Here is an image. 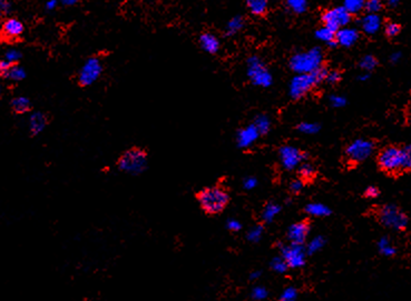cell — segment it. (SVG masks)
<instances>
[{
    "mask_svg": "<svg viewBox=\"0 0 411 301\" xmlns=\"http://www.w3.org/2000/svg\"><path fill=\"white\" fill-rule=\"evenodd\" d=\"M378 163L384 171L389 174L407 171L411 167V148L409 146L402 149L387 147L379 153Z\"/></svg>",
    "mask_w": 411,
    "mask_h": 301,
    "instance_id": "cell-1",
    "label": "cell"
},
{
    "mask_svg": "<svg viewBox=\"0 0 411 301\" xmlns=\"http://www.w3.org/2000/svg\"><path fill=\"white\" fill-rule=\"evenodd\" d=\"M327 73L328 70L322 66L310 73H299L290 83V96L295 100L304 97L317 84L325 80Z\"/></svg>",
    "mask_w": 411,
    "mask_h": 301,
    "instance_id": "cell-2",
    "label": "cell"
},
{
    "mask_svg": "<svg viewBox=\"0 0 411 301\" xmlns=\"http://www.w3.org/2000/svg\"><path fill=\"white\" fill-rule=\"evenodd\" d=\"M199 206L209 214H216L223 211L227 206L230 197L228 194L219 187H212L199 191L197 194Z\"/></svg>",
    "mask_w": 411,
    "mask_h": 301,
    "instance_id": "cell-3",
    "label": "cell"
},
{
    "mask_svg": "<svg viewBox=\"0 0 411 301\" xmlns=\"http://www.w3.org/2000/svg\"><path fill=\"white\" fill-rule=\"evenodd\" d=\"M323 55L320 48H312L305 53L294 55L290 60V67L298 73H310L322 66Z\"/></svg>",
    "mask_w": 411,
    "mask_h": 301,
    "instance_id": "cell-4",
    "label": "cell"
},
{
    "mask_svg": "<svg viewBox=\"0 0 411 301\" xmlns=\"http://www.w3.org/2000/svg\"><path fill=\"white\" fill-rule=\"evenodd\" d=\"M121 171L128 175H141L147 168V155L144 150L133 148L124 152L118 160Z\"/></svg>",
    "mask_w": 411,
    "mask_h": 301,
    "instance_id": "cell-5",
    "label": "cell"
},
{
    "mask_svg": "<svg viewBox=\"0 0 411 301\" xmlns=\"http://www.w3.org/2000/svg\"><path fill=\"white\" fill-rule=\"evenodd\" d=\"M380 223L388 228L403 230L408 226V217L395 204H387L378 212Z\"/></svg>",
    "mask_w": 411,
    "mask_h": 301,
    "instance_id": "cell-6",
    "label": "cell"
},
{
    "mask_svg": "<svg viewBox=\"0 0 411 301\" xmlns=\"http://www.w3.org/2000/svg\"><path fill=\"white\" fill-rule=\"evenodd\" d=\"M248 76L256 86L270 87L273 81L272 75L266 69L263 62L256 56L250 57L248 60Z\"/></svg>",
    "mask_w": 411,
    "mask_h": 301,
    "instance_id": "cell-7",
    "label": "cell"
},
{
    "mask_svg": "<svg viewBox=\"0 0 411 301\" xmlns=\"http://www.w3.org/2000/svg\"><path fill=\"white\" fill-rule=\"evenodd\" d=\"M102 72V64L97 57H91V58L85 61V64L81 68L78 73V82L81 86L88 87L95 83Z\"/></svg>",
    "mask_w": 411,
    "mask_h": 301,
    "instance_id": "cell-8",
    "label": "cell"
},
{
    "mask_svg": "<svg viewBox=\"0 0 411 301\" xmlns=\"http://www.w3.org/2000/svg\"><path fill=\"white\" fill-rule=\"evenodd\" d=\"M351 20V14L344 7H336L329 9L322 15V21L325 27L330 28L334 31L339 30L340 28L346 27Z\"/></svg>",
    "mask_w": 411,
    "mask_h": 301,
    "instance_id": "cell-9",
    "label": "cell"
},
{
    "mask_svg": "<svg viewBox=\"0 0 411 301\" xmlns=\"http://www.w3.org/2000/svg\"><path fill=\"white\" fill-rule=\"evenodd\" d=\"M374 145L372 141L367 139H357L348 147L346 153L350 161L361 162L368 159L373 152Z\"/></svg>",
    "mask_w": 411,
    "mask_h": 301,
    "instance_id": "cell-10",
    "label": "cell"
},
{
    "mask_svg": "<svg viewBox=\"0 0 411 301\" xmlns=\"http://www.w3.org/2000/svg\"><path fill=\"white\" fill-rule=\"evenodd\" d=\"M305 254L306 251L303 245H298V243L291 242L290 246L283 247L282 249V258L288 264L289 268H300L304 266Z\"/></svg>",
    "mask_w": 411,
    "mask_h": 301,
    "instance_id": "cell-11",
    "label": "cell"
},
{
    "mask_svg": "<svg viewBox=\"0 0 411 301\" xmlns=\"http://www.w3.org/2000/svg\"><path fill=\"white\" fill-rule=\"evenodd\" d=\"M280 159H281V163L285 170H292L295 167H298L303 161L306 155L302 152L298 148H294L292 146H283L280 148Z\"/></svg>",
    "mask_w": 411,
    "mask_h": 301,
    "instance_id": "cell-12",
    "label": "cell"
},
{
    "mask_svg": "<svg viewBox=\"0 0 411 301\" xmlns=\"http://www.w3.org/2000/svg\"><path fill=\"white\" fill-rule=\"evenodd\" d=\"M25 31L24 24L16 18H8L3 22L2 26V35L6 39H14L19 38Z\"/></svg>",
    "mask_w": 411,
    "mask_h": 301,
    "instance_id": "cell-13",
    "label": "cell"
},
{
    "mask_svg": "<svg viewBox=\"0 0 411 301\" xmlns=\"http://www.w3.org/2000/svg\"><path fill=\"white\" fill-rule=\"evenodd\" d=\"M310 227L307 221H301V223L294 224L288 230V238L292 243H298V245H303L306 240V237L309 235Z\"/></svg>",
    "mask_w": 411,
    "mask_h": 301,
    "instance_id": "cell-14",
    "label": "cell"
},
{
    "mask_svg": "<svg viewBox=\"0 0 411 301\" xmlns=\"http://www.w3.org/2000/svg\"><path fill=\"white\" fill-rule=\"evenodd\" d=\"M259 132L258 129L255 128L254 124H251V126H248L247 128L242 129L241 132H238L237 134V145L238 147H241V148H248V147L252 146L255 140L259 138Z\"/></svg>",
    "mask_w": 411,
    "mask_h": 301,
    "instance_id": "cell-15",
    "label": "cell"
},
{
    "mask_svg": "<svg viewBox=\"0 0 411 301\" xmlns=\"http://www.w3.org/2000/svg\"><path fill=\"white\" fill-rule=\"evenodd\" d=\"M359 38L358 30L353 28H340L335 31V41L344 47H351Z\"/></svg>",
    "mask_w": 411,
    "mask_h": 301,
    "instance_id": "cell-16",
    "label": "cell"
},
{
    "mask_svg": "<svg viewBox=\"0 0 411 301\" xmlns=\"http://www.w3.org/2000/svg\"><path fill=\"white\" fill-rule=\"evenodd\" d=\"M199 46L207 53L214 55L220 50V41L213 33L205 32L199 37Z\"/></svg>",
    "mask_w": 411,
    "mask_h": 301,
    "instance_id": "cell-17",
    "label": "cell"
},
{
    "mask_svg": "<svg viewBox=\"0 0 411 301\" xmlns=\"http://www.w3.org/2000/svg\"><path fill=\"white\" fill-rule=\"evenodd\" d=\"M361 27L365 33L374 35L379 31L381 27V19L376 14H368L361 20Z\"/></svg>",
    "mask_w": 411,
    "mask_h": 301,
    "instance_id": "cell-18",
    "label": "cell"
},
{
    "mask_svg": "<svg viewBox=\"0 0 411 301\" xmlns=\"http://www.w3.org/2000/svg\"><path fill=\"white\" fill-rule=\"evenodd\" d=\"M46 126H47V119L42 112H33L29 118V129L30 133L36 136L43 133Z\"/></svg>",
    "mask_w": 411,
    "mask_h": 301,
    "instance_id": "cell-19",
    "label": "cell"
},
{
    "mask_svg": "<svg viewBox=\"0 0 411 301\" xmlns=\"http://www.w3.org/2000/svg\"><path fill=\"white\" fill-rule=\"evenodd\" d=\"M247 6L253 15L261 16L266 13L269 0H247Z\"/></svg>",
    "mask_w": 411,
    "mask_h": 301,
    "instance_id": "cell-20",
    "label": "cell"
},
{
    "mask_svg": "<svg viewBox=\"0 0 411 301\" xmlns=\"http://www.w3.org/2000/svg\"><path fill=\"white\" fill-rule=\"evenodd\" d=\"M305 211L315 217H327L331 213V210L322 203H309L305 208Z\"/></svg>",
    "mask_w": 411,
    "mask_h": 301,
    "instance_id": "cell-21",
    "label": "cell"
},
{
    "mask_svg": "<svg viewBox=\"0 0 411 301\" xmlns=\"http://www.w3.org/2000/svg\"><path fill=\"white\" fill-rule=\"evenodd\" d=\"M11 108L16 113H26L30 110V101L26 97H16L11 101Z\"/></svg>",
    "mask_w": 411,
    "mask_h": 301,
    "instance_id": "cell-22",
    "label": "cell"
},
{
    "mask_svg": "<svg viewBox=\"0 0 411 301\" xmlns=\"http://www.w3.org/2000/svg\"><path fill=\"white\" fill-rule=\"evenodd\" d=\"M281 211V207L277 203H267L263 212H262V219H263L265 223H271L273 219L277 217V216Z\"/></svg>",
    "mask_w": 411,
    "mask_h": 301,
    "instance_id": "cell-23",
    "label": "cell"
},
{
    "mask_svg": "<svg viewBox=\"0 0 411 301\" xmlns=\"http://www.w3.org/2000/svg\"><path fill=\"white\" fill-rule=\"evenodd\" d=\"M244 26V20L242 17H234L230 21L227 22V26H226V35L227 36H233L235 35L236 32H238L239 30L242 29Z\"/></svg>",
    "mask_w": 411,
    "mask_h": 301,
    "instance_id": "cell-24",
    "label": "cell"
},
{
    "mask_svg": "<svg viewBox=\"0 0 411 301\" xmlns=\"http://www.w3.org/2000/svg\"><path fill=\"white\" fill-rule=\"evenodd\" d=\"M254 126L255 128L258 129V132L260 135H265L270 132V128H271V122H270V119L269 117L266 116H258L255 119L254 121Z\"/></svg>",
    "mask_w": 411,
    "mask_h": 301,
    "instance_id": "cell-25",
    "label": "cell"
},
{
    "mask_svg": "<svg viewBox=\"0 0 411 301\" xmlns=\"http://www.w3.org/2000/svg\"><path fill=\"white\" fill-rule=\"evenodd\" d=\"M364 3L365 0H345L344 8L351 15L358 14L364 8Z\"/></svg>",
    "mask_w": 411,
    "mask_h": 301,
    "instance_id": "cell-26",
    "label": "cell"
},
{
    "mask_svg": "<svg viewBox=\"0 0 411 301\" xmlns=\"http://www.w3.org/2000/svg\"><path fill=\"white\" fill-rule=\"evenodd\" d=\"M316 37L318 39H320V40L328 44V42L335 40V31L324 26L322 28H319V29L316 31Z\"/></svg>",
    "mask_w": 411,
    "mask_h": 301,
    "instance_id": "cell-27",
    "label": "cell"
},
{
    "mask_svg": "<svg viewBox=\"0 0 411 301\" xmlns=\"http://www.w3.org/2000/svg\"><path fill=\"white\" fill-rule=\"evenodd\" d=\"M285 4L294 14H303L307 8L306 0H285Z\"/></svg>",
    "mask_w": 411,
    "mask_h": 301,
    "instance_id": "cell-28",
    "label": "cell"
},
{
    "mask_svg": "<svg viewBox=\"0 0 411 301\" xmlns=\"http://www.w3.org/2000/svg\"><path fill=\"white\" fill-rule=\"evenodd\" d=\"M25 77H26L25 70L19 66L13 65L10 67V69L5 78H8L13 81H20V80H22V79H25Z\"/></svg>",
    "mask_w": 411,
    "mask_h": 301,
    "instance_id": "cell-29",
    "label": "cell"
},
{
    "mask_svg": "<svg viewBox=\"0 0 411 301\" xmlns=\"http://www.w3.org/2000/svg\"><path fill=\"white\" fill-rule=\"evenodd\" d=\"M378 248L380 252L386 255V257H392L393 254H396V248L392 247L390 245L389 240H388V238H381L380 241L378 242Z\"/></svg>",
    "mask_w": 411,
    "mask_h": 301,
    "instance_id": "cell-30",
    "label": "cell"
},
{
    "mask_svg": "<svg viewBox=\"0 0 411 301\" xmlns=\"http://www.w3.org/2000/svg\"><path fill=\"white\" fill-rule=\"evenodd\" d=\"M378 65V60H376L373 56L368 55V56H364L363 58L359 62V66L362 70L364 71H371L373 70L374 68Z\"/></svg>",
    "mask_w": 411,
    "mask_h": 301,
    "instance_id": "cell-31",
    "label": "cell"
},
{
    "mask_svg": "<svg viewBox=\"0 0 411 301\" xmlns=\"http://www.w3.org/2000/svg\"><path fill=\"white\" fill-rule=\"evenodd\" d=\"M299 174L301 176V179L310 180L315 177L316 169L310 163H303V164H301L299 168Z\"/></svg>",
    "mask_w": 411,
    "mask_h": 301,
    "instance_id": "cell-32",
    "label": "cell"
},
{
    "mask_svg": "<svg viewBox=\"0 0 411 301\" xmlns=\"http://www.w3.org/2000/svg\"><path fill=\"white\" fill-rule=\"evenodd\" d=\"M324 239L322 237H316V238H313L312 239V241H310V243L309 245H307V247H306V249H305V251H306V253H309V254H311V253H315V252H317L318 250H320V249H321L323 246H324Z\"/></svg>",
    "mask_w": 411,
    "mask_h": 301,
    "instance_id": "cell-33",
    "label": "cell"
},
{
    "mask_svg": "<svg viewBox=\"0 0 411 301\" xmlns=\"http://www.w3.org/2000/svg\"><path fill=\"white\" fill-rule=\"evenodd\" d=\"M298 129L301 133L307 134V135H315L320 130V126L318 123L312 122H302L298 126Z\"/></svg>",
    "mask_w": 411,
    "mask_h": 301,
    "instance_id": "cell-34",
    "label": "cell"
},
{
    "mask_svg": "<svg viewBox=\"0 0 411 301\" xmlns=\"http://www.w3.org/2000/svg\"><path fill=\"white\" fill-rule=\"evenodd\" d=\"M271 268L279 274H284L289 269V266L283 258H274L271 263Z\"/></svg>",
    "mask_w": 411,
    "mask_h": 301,
    "instance_id": "cell-35",
    "label": "cell"
},
{
    "mask_svg": "<svg viewBox=\"0 0 411 301\" xmlns=\"http://www.w3.org/2000/svg\"><path fill=\"white\" fill-rule=\"evenodd\" d=\"M364 8L369 14H378L382 8L381 0H367L364 3Z\"/></svg>",
    "mask_w": 411,
    "mask_h": 301,
    "instance_id": "cell-36",
    "label": "cell"
},
{
    "mask_svg": "<svg viewBox=\"0 0 411 301\" xmlns=\"http://www.w3.org/2000/svg\"><path fill=\"white\" fill-rule=\"evenodd\" d=\"M262 235H263V227H262V226H255L249 231L247 238L250 241L258 242L261 239Z\"/></svg>",
    "mask_w": 411,
    "mask_h": 301,
    "instance_id": "cell-37",
    "label": "cell"
},
{
    "mask_svg": "<svg viewBox=\"0 0 411 301\" xmlns=\"http://www.w3.org/2000/svg\"><path fill=\"white\" fill-rule=\"evenodd\" d=\"M20 58H21V53L16 49L8 50L5 56V59L9 61L10 64H13V65H16L17 62L20 60Z\"/></svg>",
    "mask_w": 411,
    "mask_h": 301,
    "instance_id": "cell-38",
    "label": "cell"
},
{
    "mask_svg": "<svg viewBox=\"0 0 411 301\" xmlns=\"http://www.w3.org/2000/svg\"><path fill=\"white\" fill-rule=\"evenodd\" d=\"M296 297H298V291H296V289L290 287V288L285 289V290L282 292L280 299H281L282 301H293L296 299Z\"/></svg>",
    "mask_w": 411,
    "mask_h": 301,
    "instance_id": "cell-39",
    "label": "cell"
},
{
    "mask_svg": "<svg viewBox=\"0 0 411 301\" xmlns=\"http://www.w3.org/2000/svg\"><path fill=\"white\" fill-rule=\"evenodd\" d=\"M399 32H400V26H399L398 24H396V22H390V24H388L386 26L387 36L395 37V36L398 35Z\"/></svg>",
    "mask_w": 411,
    "mask_h": 301,
    "instance_id": "cell-40",
    "label": "cell"
},
{
    "mask_svg": "<svg viewBox=\"0 0 411 301\" xmlns=\"http://www.w3.org/2000/svg\"><path fill=\"white\" fill-rule=\"evenodd\" d=\"M325 80H327L329 83L331 84H335L338 83L341 80V73L338 70H332V71H328L327 73V78H325Z\"/></svg>",
    "mask_w": 411,
    "mask_h": 301,
    "instance_id": "cell-41",
    "label": "cell"
},
{
    "mask_svg": "<svg viewBox=\"0 0 411 301\" xmlns=\"http://www.w3.org/2000/svg\"><path fill=\"white\" fill-rule=\"evenodd\" d=\"M252 297L255 300H262V299H265L267 297V291L266 289L263 287H256L253 289L252 291Z\"/></svg>",
    "mask_w": 411,
    "mask_h": 301,
    "instance_id": "cell-42",
    "label": "cell"
},
{
    "mask_svg": "<svg viewBox=\"0 0 411 301\" xmlns=\"http://www.w3.org/2000/svg\"><path fill=\"white\" fill-rule=\"evenodd\" d=\"M330 101H331V105L335 108H341V107L346 106V104H347L346 98L341 97V96H331Z\"/></svg>",
    "mask_w": 411,
    "mask_h": 301,
    "instance_id": "cell-43",
    "label": "cell"
},
{
    "mask_svg": "<svg viewBox=\"0 0 411 301\" xmlns=\"http://www.w3.org/2000/svg\"><path fill=\"white\" fill-rule=\"evenodd\" d=\"M302 188H303V181L300 179H295L290 184V190L292 191L293 194H299Z\"/></svg>",
    "mask_w": 411,
    "mask_h": 301,
    "instance_id": "cell-44",
    "label": "cell"
},
{
    "mask_svg": "<svg viewBox=\"0 0 411 301\" xmlns=\"http://www.w3.org/2000/svg\"><path fill=\"white\" fill-rule=\"evenodd\" d=\"M11 66H13V64H10V62L6 59L0 60V77H6Z\"/></svg>",
    "mask_w": 411,
    "mask_h": 301,
    "instance_id": "cell-45",
    "label": "cell"
},
{
    "mask_svg": "<svg viewBox=\"0 0 411 301\" xmlns=\"http://www.w3.org/2000/svg\"><path fill=\"white\" fill-rule=\"evenodd\" d=\"M364 196L367 198H376L379 196V189L374 186H370L364 192Z\"/></svg>",
    "mask_w": 411,
    "mask_h": 301,
    "instance_id": "cell-46",
    "label": "cell"
},
{
    "mask_svg": "<svg viewBox=\"0 0 411 301\" xmlns=\"http://www.w3.org/2000/svg\"><path fill=\"white\" fill-rule=\"evenodd\" d=\"M241 224L238 223L237 220H235V219H231V220H228L227 221V228H228V230H231V231H238L239 229H241Z\"/></svg>",
    "mask_w": 411,
    "mask_h": 301,
    "instance_id": "cell-47",
    "label": "cell"
},
{
    "mask_svg": "<svg viewBox=\"0 0 411 301\" xmlns=\"http://www.w3.org/2000/svg\"><path fill=\"white\" fill-rule=\"evenodd\" d=\"M256 184H258V181H256V179L253 178V177H250V178H247V179L244 180L243 186H244L245 189H253L254 187L256 186Z\"/></svg>",
    "mask_w": 411,
    "mask_h": 301,
    "instance_id": "cell-48",
    "label": "cell"
},
{
    "mask_svg": "<svg viewBox=\"0 0 411 301\" xmlns=\"http://www.w3.org/2000/svg\"><path fill=\"white\" fill-rule=\"evenodd\" d=\"M57 6H58V0H48L45 5V8L48 11H53L57 8Z\"/></svg>",
    "mask_w": 411,
    "mask_h": 301,
    "instance_id": "cell-49",
    "label": "cell"
},
{
    "mask_svg": "<svg viewBox=\"0 0 411 301\" xmlns=\"http://www.w3.org/2000/svg\"><path fill=\"white\" fill-rule=\"evenodd\" d=\"M9 8H10V5L7 0H0V13H2V11L7 13Z\"/></svg>",
    "mask_w": 411,
    "mask_h": 301,
    "instance_id": "cell-50",
    "label": "cell"
},
{
    "mask_svg": "<svg viewBox=\"0 0 411 301\" xmlns=\"http://www.w3.org/2000/svg\"><path fill=\"white\" fill-rule=\"evenodd\" d=\"M400 59H401V54L400 53H395V54H392L391 57H390L391 62H398Z\"/></svg>",
    "mask_w": 411,
    "mask_h": 301,
    "instance_id": "cell-51",
    "label": "cell"
},
{
    "mask_svg": "<svg viewBox=\"0 0 411 301\" xmlns=\"http://www.w3.org/2000/svg\"><path fill=\"white\" fill-rule=\"evenodd\" d=\"M59 2L65 6H74V5H76L79 0H59Z\"/></svg>",
    "mask_w": 411,
    "mask_h": 301,
    "instance_id": "cell-52",
    "label": "cell"
},
{
    "mask_svg": "<svg viewBox=\"0 0 411 301\" xmlns=\"http://www.w3.org/2000/svg\"><path fill=\"white\" fill-rule=\"evenodd\" d=\"M368 79H369V73H363V75L359 76V80H361V81H365V80H368Z\"/></svg>",
    "mask_w": 411,
    "mask_h": 301,
    "instance_id": "cell-53",
    "label": "cell"
},
{
    "mask_svg": "<svg viewBox=\"0 0 411 301\" xmlns=\"http://www.w3.org/2000/svg\"><path fill=\"white\" fill-rule=\"evenodd\" d=\"M260 275H261L260 271H255L252 275H251V278H252V279H256V278H258Z\"/></svg>",
    "mask_w": 411,
    "mask_h": 301,
    "instance_id": "cell-54",
    "label": "cell"
},
{
    "mask_svg": "<svg viewBox=\"0 0 411 301\" xmlns=\"http://www.w3.org/2000/svg\"><path fill=\"white\" fill-rule=\"evenodd\" d=\"M399 2H400V0H388V3L391 6H396L397 4H399Z\"/></svg>",
    "mask_w": 411,
    "mask_h": 301,
    "instance_id": "cell-55",
    "label": "cell"
},
{
    "mask_svg": "<svg viewBox=\"0 0 411 301\" xmlns=\"http://www.w3.org/2000/svg\"><path fill=\"white\" fill-rule=\"evenodd\" d=\"M0 95H2V88H0Z\"/></svg>",
    "mask_w": 411,
    "mask_h": 301,
    "instance_id": "cell-56",
    "label": "cell"
},
{
    "mask_svg": "<svg viewBox=\"0 0 411 301\" xmlns=\"http://www.w3.org/2000/svg\"><path fill=\"white\" fill-rule=\"evenodd\" d=\"M0 17H2V13H0Z\"/></svg>",
    "mask_w": 411,
    "mask_h": 301,
    "instance_id": "cell-57",
    "label": "cell"
}]
</instances>
